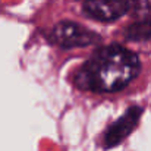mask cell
Wrapping results in <instances>:
<instances>
[{"label": "cell", "mask_w": 151, "mask_h": 151, "mask_svg": "<svg viewBox=\"0 0 151 151\" xmlns=\"http://www.w3.org/2000/svg\"><path fill=\"white\" fill-rule=\"evenodd\" d=\"M139 72V59L122 46L99 49L76 72L75 84L94 93H116L123 90Z\"/></svg>", "instance_id": "obj_1"}, {"label": "cell", "mask_w": 151, "mask_h": 151, "mask_svg": "<svg viewBox=\"0 0 151 151\" xmlns=\"http://www.w3.org/2000/svg\"><path fill=\"white\" fill-rule=\"evenodd\" d=\"M50 37L53 43H56L59 47L63 49L87 47L100 43L99 34L72 21H62L56 24Z\"/></svg>", "instance_id": "obj_2"}, {"label": "cell", "mask_w": 151, "mask_h": 151, "mask_svg": "<svg viewBox=\"0 0 151 151\" xmlns=\"http://www.w3.org/2000/svg\"><path fill=\"white\" fill-rule=\"evenodd\" d=\"M137 0H85L82 1L84 12L101 22H113L132 9H135Z\"/></svg>", "instance_id": "obj_3"}, {"label": "cell", "mask_w": 151, "mask_h": 151, "mask_svg": "<svg viewBox=\"0 0 151 151\" xmlns=\"http://www.w3.org/2000/svg\"><path fill=\"white\" fill-rule=\"evenodd\" d=\"M141 114H142V109L139 106H132L114 123H111L103 137L104 148H113V147L120 145L137 128L141 119Z\"/></svg>", "instance_id": "obj_4"}, {"label": "cell", "mask_w": 151, "mask_h": 151, "mask_svg": "<svg viewBox=\"0 0 151 151\" xmlns=\"http://www.w3.org/2000/svg\"><path fill=\"white\" fill-rule=\"evenodd\" d=\"M125 35L128 40H132V41H144L151 38V21L138 18V21L132 22L128 27V29L125 31Z\"/></svg>", "instance_id": "obj_5"}, {"label": "cell", "mask_w": 151, "mask_h": 151, "mask_svg": "<svg viewBox=\"0 0 151 151\" xmlns=\"http://www.w3.org/2000/svg\"><path fill=\"white\" fill-rule=\"evenodd\" d=\"M78 1H85V0H78Z\"/></svg>", "instance_id": "obj_6"}]
</instances>
